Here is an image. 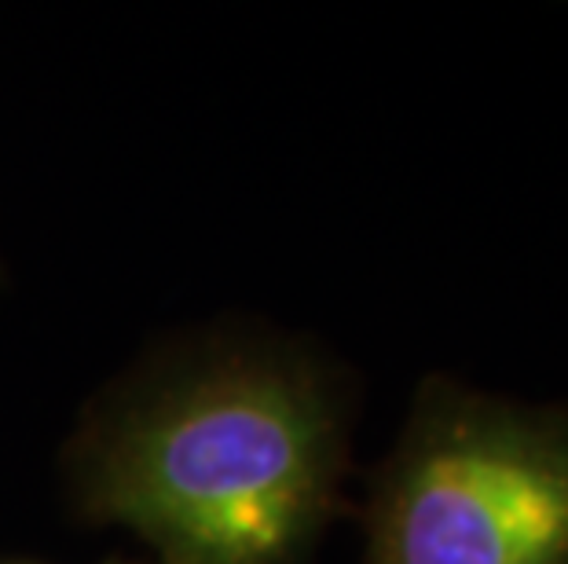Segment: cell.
Wrapping results in <instances>:
<instances>
[{"mask_svg":"<svg viewBox=\"0 0 568 564\" xmlns=\"http://www.w3.org/2000/svg\"><path fill=\"white\" fill-rule=\"evenodd\" d=\"M364 527V564H568V400L426 378Z\"/></svg>","mask_w":568,"mask_h":564,"instance_id":"obj_2","label":"cell"},{"mask_svg":"<svg viewBox=\"0 0 568 564\" xmlns=\"http://www.w3.org/2000/svg\"><path fill=\"white\" fill-rule=\"evenodd\" d=\"M348 392L290 345L213 348L122 396L70 451L78 510L162 564H308L342 510Z\"/></svg>","mask_w":568,"mask_h":564,"instance_id":"obj_1","label":"cell"},{"mask_svg":"<svg viewBox=\"0 0 568 564\" xmlns=\"http://www.w3.org/2000/svg\"><path fill=\"white\" fill-rule=\"evenodd\" d=\"M114 564H122V561H114Z\"/></svg>","mask_w":568,"mask_h":564,"instance_id":"obj_3","label":"cell"}]
</instances>
